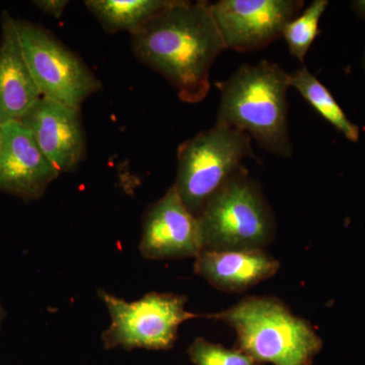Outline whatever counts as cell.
Wrapping results in <instances>:
<instances>
[{
  "label": "cell",
  "mask_w": 365,
  "mask_h": 365,
  "mask_svg": "<svg viewBox=\"0 0 365 365\" xmlns=\"http://www.w3.org/2000/svg\"><path fill=\"white\" fill-rule=\"evenodd\" d=\"M21 122L60 174L73 172L85 160L86 131L78 108L40 98Z\"/></svg>",
  "instance_id": "obj_10"
},
{
  "label": "cell",
  "mask_w": 365,
  "mask_h": 365,
  "mask_svg": "<svg viewBox=\"0 0 365 365\" xmlns=\"http://www.w3.org/2000/svg\"><path fill=\"white\" fill-rule=\"evenodd\" d=\"M6 317V311H4V307H2L1 302H0V329H1L2 323H4Z\"/></svg>",
  "instance_id": "obj_20"
},
{
  "label": "cell",
  "mask_w": 365,
  "mask_h": 365,
  "mask_svg": "<svg viewBox=\"0 0 365 365\" xmlns=\"http://www.w3.org/2000/svg\"><path fill=\"white\" fill-rule=\"evenodd\" d=\"M134 55L169 81L182 102H201L210 90V71L225 50L206 1L174 0L131 34Z\"/></svg>",
  "instance_id": "obj_1"
},
{
  "label": "cell",
  "mask_w": 365,
  "mask_h": 365,
  "mask_svg": "<svg viewBox=\"0 0 365 365\" xmlns=\"http://www.w3.org/2000/svg\"><path fill=\"white\" fill-rule=\"evenodd\" d=\"M0 146H1V125H0Z\"/></svg>",
  "instance_id": "obj_22"
},
{
  "label": "cell",
  "mask_w": 365,
  "mask_h": 365,
  "mask_svg": "<svg viewBox=\"0 0 365 365\" xmlns=\"http://www.w3.org/2000/svg\"><path fill=\"white\" fill-rule=\"evenodd\" d=\"M33 4L43 13L49 14L53 18L60 19L64 14L66 6H68L69 1L67 0H37V1H33Z\"/></svg>",
  "instance_id": "obj_18"
},
{
  "label": "cell",
  "mask_w": 365,
  "mask_h": 365,
  "mask_svg": "<svg viewBox=\"0 0 365 365\" xmlns=\"http://www.w3.org/2000/svg\"><path fill=\"white\" fill-rule=\"evenodd\" d=\"M109 312L111 323L102 334L106 349L168 350L174 346L180 326L189 319L207 318L186 309L188 297L150 292L126 302L105 290L98 292Z\"/></svg>",
  "instance_id": "obj_6"
},
{
  "label": "cell",
  "mask_w": 365,
  "mask_h": 365,
  "mask_svg": "<svg viewBox=\"0 0 365 365\" xmlns=\"http://www.w3.org/2000/svg\"><path fill=\"white\" fill-rule=\"evenodd\" d=\"M289 85L347 140L351 143L359 140V126L350 121L330 91L306 66L289 73Z\"/></svg>",
  "instance_id": "obj_15"
},
{
  "label": "cell",
  "mask_w": 365,
  "mask_h": 365,
  "mask_svg": "<svg viewBox=\"0 0 365 365\" xmlns=\"http://www.w3.org/2000/svg\"><path fill=\"white\" fill-rule=\"evenodd\" d=\"M197 217L203 251L262 249L275 227L265 197L245 168L208 199Z\"/></svg>",
  "instance_id": "obj_4"
},
{
  "label": "cell",
  "mask_w": 365,
  "mask_h": 365,
  "mask_svg": "<svg viewBox=\"0 0 365 365\" xmlns=\"http://www.w3.org/2000/svg\"><path fill=\"white\" fill-rule=\"evenodd\" d=\"M304 6L302 0H220L211 11L225 49L255 52L282 38Z\"/></svg>",
  "instance_id": "obj_8"
},
{
  "label": "cell",
  "mask_w": 365,
  "mask_h": 365,
  "mask_svg": "<svg viewBox=\"0 0 365 365\" xmlns=\"http://www.w3.org/2000/svg\"><path fill=\"white\" fill-rule=\"evenodd\" d=\"M40 98L42 96L26 64L14 18L4 11L0 40V124L21 121Z\"/></svg>",
  "instance_id": "obj_12"
},
{
  "label": "cell",
  "mask_w": 365,
  "mask_h": 365,
  "mask_svg": "<svg viewBox=\"0 0 365 365\" xmlns=\"http://www.w3.org/2000/svg\"><path fill=\"white\" fill-rule=\"evenodd\" d=\"M362 64H364V71L365 73V50H364V59H362Z\"/></svg>",
  "instance_id": "obj_21"
},
{
  "label": "cell",
  "mask_w": 365,
  "mask_h": 365,
  "mask_svg": "<svg viewBox=\"0 0 365 365\" xmlns=\"http://www.w3.org/2000/svg\"><path fill=\"white\" fill-rule=\"evenodd\" d=\"M216 123L248 134L281 158L294 153L288 129L289 73L267 60L244 64L222 83Z\"/></svg>",
  "instance_id": "obj_2"
},
{
  "label": "cell",
  "mask_w": 365,
  "mask_h": 365,
  "mask_svg": "<svg viewBox=\"0 0 365 365\" xmlns=\"http://www.w3.org/2000/svg\"><path fill=\"white\" fill-rule=\"evenodd\" d=\"M330 2L314 0L283 30L282 38L287 42L290 55L304 62L307 52L319 35V24Z\"/></svg>",
  "instance_id": "obj_16"
},
{
  "label": "cell",
  "mask_w": 365,
  "mask_h": 365,
  "mask_svg": "<svg viewBox=\"0 0 365 365\" xmlns=\"http://www.w3.org/2000/svg\"><path fill=\"white\" fill-rule=\"evenodd\" d=\"M0 125V192L25 201L38 200L60 173L21 121Z\"/></svg>",
  "instance_id": "obj_11"
},
{
  "label": "cell",
  "mask_w": 365,
  "mask_h": 365,
  "mask_svg": "<svg viewBox=\"0 0 365 365\" xmlns=\"http://www.w3.org/2000/svg\"><path fill=\"white\" fill-rule=\"evenodd\" d=\"M279 262L262 249L206 251L196 258L194 271L212 287L242 292L272 277Z\"/></svg>",
  "instance_id": "obj_13"
},
{
  "label": "cell",
  "mask_w": 365,
  "mask_h": 365,
  "mask_svg": "<svg viewBox=\"0 0 365 365\" xmlns=\"http://www.w3.org/2000/svg\"><path fill=\"white\" fill-rule=\"evenodd\" d=\"M139 250L150 260L196 259L202 253L198 217L182 203L174 185L146 210Z\"/></svg>",
  "instance_id": "obj_9"
},
{
  "label": "cell",
  "mask_w": 365,
  "mask_h": 365,
  "mask_svg": "<svg viewBox=\"0 0 365 365\" xmlns=\"http://www.w3.org/2000/svg\"><path fill=\"white\" fill-rule=\"evenodd\" d=\"M174 0H86V9L109 33L133 34Z\"/></svg>",
  "instance_id": "obj_14"
},
{
  "label": "cell",
  "mask_w": 365,
  "mask_h": 365,
  "mask_svg": "<svg viewBox=\"0 0 365 365\" xmlns=\"http://www.w3.org/2000/svg\"><path fill=\"white\" fill-rule=\"evenodd\" d=\"M353 13L365 21V0H354L350 4Z\"/></svg>",
  "instance_id": "obj_19"
},
{
  "label": "cell",
  "mask_w": 365,
  "mask_h": 365,
  "mask_svg": "<svg viewBox=\"0 0 365 365\" xmlns=\"http://www.w3.org/2000/svg\"><path fill=\"white\" fill-rule=\"evenodd\" d=\"M188 355L195 365H261L242 350L227 349L203 338L192 342Z\"/></svg>",
  "instance_id": "obj_17"
},
{
  "label": "cell",
  "mask_w": 365,
  "mask_h": 365,
  "mask_svg": "<svg viewBox=\"0 0 365 365\" xmlns=\"http://www.w3.org/2000/svg\"><path fill=\"white\" fill-rule=\"evenodd\" d=\"M14 25L42 98L81 109L102 88L85 61L44 26L16 19Z\"/></svg>",
  "instance_id": "obj_7"
},
{
  "label": "cell",
  "mask_w": 365,
  "mask_h": 365,
  "mask_svg": "<svg viewBox=\"0 0 365 365\" xmlns=\"http://www.w3.org/2000/svg\"><path fill=\"white\" fill-rule=\"evenodd\" d=\"M207 318L232 327L240 350L258 364L312 365L323 346L311 324L271 297H248Z\"/></svg>",
  "instance_id": "obj_3"
},
{
  "label": "cell",
  "mask_w": 365,
  "mask_h": 365,
  "mask_svg": "<svg viewBox=\"0 0 365 365\" xmlns=\"http://www.w3.org/2000/svg\"><path fill=\"white\" fill-rule=\"evenodd\" d=\"M247 158L257 160L251 137L222 124L182 143L174 184L182 203L198 216L208 199L244 169Z\"/></svg>",
  "instance_id": "obj_5"
}]
</instances>
